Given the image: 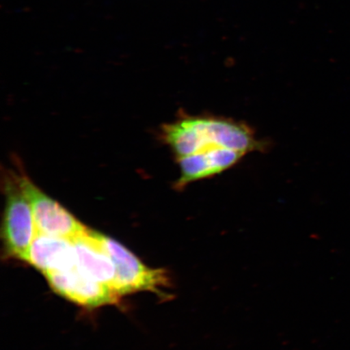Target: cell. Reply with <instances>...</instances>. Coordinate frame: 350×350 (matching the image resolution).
<instances>
[{
	"mask_svg": "<svg viewBox=\"0 0 350 350\" xmlns=\"http://www.w3.org/2000/svg\"><path fill=\"white\" fill-rule=\"evenodd\" d=\"M161 131L163 142L176 159L221 148H230L246 155L265 150V143L257 138L250 126L225 117L182 116L164 124Z\"/></svg>",
	"mask_w": 350,
	"mask_h": 350,
	"instance_id": "obj_1",
	"label": "cell"
},
{
	"mask_svg": "<svg viewBox=\"0 0 350 350\" xmlns=\"http://www.w3.org/2000/svg\"><path fill=\"white\" fill-rule=\"evenodd\" d=\"M19 180L31 205L38 233L72 241L89 230L62 205L39 189L25 174H19Z\"/></svg>",
	"mask_w": 350,
	"mask_h": 350,
	"instance_id": "obj_4",
	"label": "cell"
},
{
	"mask_svg": "<svg viewBox=\"0 0 350 350\" xmlns=\"http://www.w3.org/2000/svg\"><path fill=\"white\" fill-rule=\"evenodd\" d=\"M23 261L44 274L75 268L77 254L72 241L38 233Z\"/></svg>",
	"mask_w": 350,
	"mask_h": 350,
	"instance_id": "obj_7",
	"label": "cell"
},
{
	"mask_svg": "<svg viewBox=\"0 0 350 350\" xmlns=\"http://www.w3.org/2000/svg\"><path fill=\"white\" fill-rule=\"evenodd\" d=\"M52 290L78 305L87 308L115 304L120 296L106 284L88 278L77 268L45 275Z\"/></svg>",
	"mask_w": 350,
	"mask_h": 350,
	"instance_id": "obj_5",
	"label": "cell"
},
{
	"mask_svg": "<svg viewBox=\"0 0 350 350\" xmlns=\"http://www.w3.org/2000/svg\"><path fill=\"white\" fill-rule=\"evenodd\" d=\"M245 156L242 152L221 148L178 159L180 174L174 187L182 190L192 183L216 176L234 167Z\"/></svg>",
	"mask_w": 350,
	"mask_h": 350,
	"instance_id": "obj_6",
	"label": "cell"
},
{
	"mask_svg": "<svg viewBox=\"0 0 350 350\" xmlns=\"http://www.w3.org/2000/svg\"><path fill=\"white\" fill-rule=\"evenodd\" d=\"M5 196L2 238L8 256L23 260L38 234L31 205L22 189L19 174L6 172L2 176Z\"/></svg>",
	"mask_w": 350,
	"mask_h": 350,
	"instance_id": "obj_2",
	"label": "cell"
},
{
	"mask_svg": "<svg viewBox=\"0 0 350 350\" xmlns=\"http://www.w3.org/2000/svg\"><path fill=\"white\" fill-rule=\"evenodd\" d=\"M77 254V268L88 278L112 288L116 278V266L97 232L88 230L72 240Z\"/></svg>",
	"mask_w": 350,
	"mask_h": 350,
	"instance_id": "obj_8",
	"label": "cell"
},
{
	"mask_svg": "<svg viewBox=\"0 0 350 350\" xmlns=\"http://www.w3.org/2000/svg\"><path fill=\"white\" fill-rule=\"evenodd\" d=\"M97 234L115 264L116 278L112 288L118 295L150 291L164 295L161 288L169 286L167 273L163 269L148 268L120 243L98 232Z\"/></svg>",
	"mask_w": 350,
	"mask_h": 350,
	"instance_id": "obj_3",
	"label": "cell"
}]
</instances>
